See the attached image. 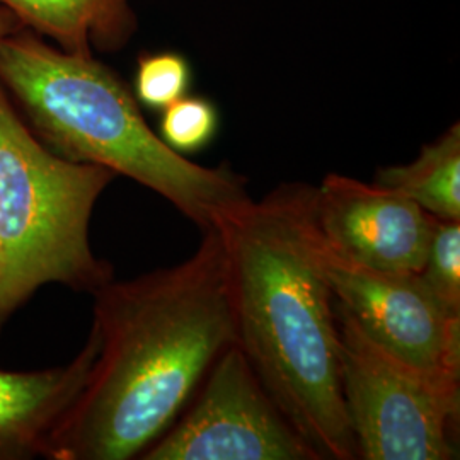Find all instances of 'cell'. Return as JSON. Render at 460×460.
Masks as SVG:
<instances>
[{
	"label": "cell",
	"instance_id": "6da1fadb",
	"mask_svg": "<svg viewBox=\"0 0 460 460\" xmlns=\"http://www.w3.org/2000/svg\"><path fill=\"white\" fill-rule=\"evenodd\" d=\"M96 360L49 437V460L140 457L188 404L218 355L237 343L227 252L203 230L186 261L94 294Z\"/></svg>",
	"mask_w": 460,
	"mask_h": 460
},
{
	"label": "cell",
	"instance_id": "7a4b0ae2",
	"mask_svg": "<svg viewBox=\"0 0 460 460\" xmlns=\"http://www.w3.org/2000/svg\"><path fill=\"white\" fill-rule=\"evenodd\" d=\"M314 188L281 184L220 227L237 343L321 459H358L340 380L334 296L315 249Z\"/></svg>",
	"mask_w": 460,
	"mask_h": 460
},
{
	"label": "cell",
	"instance_id": "9a60e30c",
	"mask_svg": "<svg viewBox=\"0 0 460 460\" xmlns=\"http://www.w3.org/2000/svg\"><path fill=\"white\" fill-rule=\"evenodd\" d=\"M26 28L22 24V21L5 5L0 4V41L13 33H16L19 30Z\"/></svg>",
	"mask_w": 460,
	"mask_h": 460
},
{
	"label": "cell",
	"instance_id": "9c48e42d",
	"mask_svg": "<svg viewBox=\"0 0 460 460\" xmlns=\"http://www.w3.org/2000/svg\"><path fill=\"white\" fill-rule=\"evenodd\" d=\"M98 349V334L91 328L81 353L64 367L0 368V460L47 459L49 437L81 394Z\"/></svg>",
	"mask_w": 460,
	"mask_h": 460
},
{
	"label": "cell",
	"instance_id": "277c9868",
	"mask_svg": "<svg viewBox=\"0 0 460 460\" xmlns=\"http://www.w3.org/2000/svg\"><path fill=\"white\" fill-rule=\"evenodd\" d=\"M116 176L49 150L0 84V329L43 285L94 294L113 279L89 222Z\"/></svg>",
	"mask_w": 460,
	"mask_h": 460
},
{
	"label": "cell",
	"instance_id": "4fadbf2b",
	"mask_svg": "<svg viewBox=\"0 0 460 460\" xmlns=\"http://www.w3.org/2000/svg\"><path fill=\"white\" fill-rule=\"evenodd\" d=\"M218 123V111L210 99L184 96L163 110L159 137L186 157L212 144Z\"/></svg>",
	"mask_w": 460,
	"mask_h": 460
},
{
	"label": "cell",
	"instance_id": "8fae6325",
	"mask_svg": "<svg viewBox=\"0 0 460 460\" xmlns=\"http://www.w3.org/2000/svg\"><path fill=\"white\" fill-rule=\"evenodd\" d=\"M376 182L402 193L438 220H460V125L421 148L410 164L378 169Z\"/></svg>",
	"mask_w": 460,
	"mask_h": 460
},
{
	"label": "cell",
	"instance_id": "7c38bea8",
	"mask_svg": "<svg viewBox=\"0 0 460 460\" xmlns=\"http://www.w3.org/2000/svg\"><path fill=\"white\" fill-rule=\"evenodd\" d=\"M418 275L445 313L460 317V220H437Z\"/></svg>",
	"mask_w": 460,
	"mask_h": 460
},
{
	"label": "cell",
	"instance_id": "8992f818",
	"mask_svg": "<svg viewBox=\"0 0 460 460\" xmlns=\"http://www.w3.org/2000/svg\"><path fill=\"white\" fill-rule=\"evenodd\" d=\"M193 404L142 460H323L287 420L239 343L226 348Z\"/></svg>",
	"mask_w": 460,
	"mask_h": 460
},
{
	"label": "cell",
	"instance_id": "3957f363",
	"mask_svg": "<svg viewBox=\"0 0 460 460\" xmlns=\"http://www.w3.org/2000/svg\"><path fill=\"white\" fill-rule=\"evenodd\" d=\"M0 84L49 150L144 184L201 230L252 199L229 165L205 167L165 146L132 91L93 55L55 49L22 28L0 41Z\"/></svg>",
	"mask_w": 460,
	"mask_h": 460
},
{
	"label": "cell",
	"instance_id": "30bf717a",
	"mask_svg": "<svg viewBox=\"0 0 460 460\" xmlns=\"http://www.w3.org/2000/svg\"><path fill=\"white\" fill-rule=\"evenodd\" d=\"M132 0H0L24 26L45 34L58 49L93 55L121 49L137 30Z\"/></svg>",
	"mask_w": 460,
	"mask_h": 460
},
{
	"label": "cell",
	"instance_id": "52a82bcc",
	"mask_svg": "<svg viewBox=\"0 0 460 460\" xmlns=\"http://www.w3.org/2000/svg\"><path fill=\"white\" fill-rule=\"evenodd\" d=\"M315 249L334 302L370 340L412 367L460 377V317L445 313L418 273L357 263L317 226Z\"/></svg>",
	"mask_w": 460,
	"mask_h": 460
},
{
	"label": "cell",
	"instance_id": "ba28073f",
	"mask_svg": "<svg viewBox=\"0 0 460 460\" xmlns=\"http://www.w3.org/2000/svg\"><path fill=\"white\" fill-rule=\"evenodd\" d=\"M314 222L329 246L357 263L420 273L438 218L377 182L329 174L314 188Z\"/></svg>",
	"mask_w": 460,
	"mask_h": 460
},
{
	"label": "cell",
	"instance_id": "5bb4252c",
	"mask_svg": "<svg viewBox=\"0 0 460 460\" xmlns=\"http://www.w3.org/2000/svg\"><path fill=\"white\" fill-rule=\"evenodd\" d=\"M191 66L172 51L147 53L138 58L135 74V98L150 110L163 111L188 94Z\"/></svg>",
	"mask_w": 460,
	"mask_h": 460
},
{
	"label": "cell",
	"instance_id": "5b68a950",
	"mask_svg": "<svg viewBox=\"0 0 460 460\" xmlns=\"http://www.w3.org/2000/svg\"><path fill=\"white\" fill-rule=\"evenodd\" d=\"M340 380L358 459L450 460L459 378L427 372L370 340L334 302Z\"/></svg>",
	"mask_w": 460,
	"mask_h": 460
}]
</instances>
